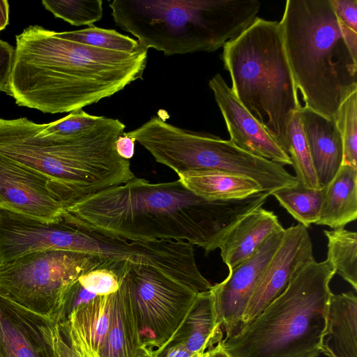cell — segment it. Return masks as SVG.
I'll use <instances>...</instances> for the list:
<instances>
[{
    "mask_svg": "<svg viewBox=\"0 0 357 357\" xmlns=\"http://www.w3.org/2000/svg\"><path fill=\"white\" fill-rule=\"evenodd\" d=\"M268 194L243 199L206 200L177 181L151 183L132 180L84 197L66 207L75 224L114 237L137 241L170 240L204 250L218 248L226 232Z\"/></svg>",
    "mask_w": 357,
    "mask_h": 357,
    "instance_id": "obj_1",
    "label": "cell"
},
{
    "mask_svg": "<svg viewBox=\"0 0 357 357\" xmlns=\"http://www.w3.org/2000/svg\"><path fill=\"white\" fill-rule=\"evenodd\" d=\"M54 32L33 25L15 36L5 92L17 105L70 113L142 79L148 50H109L59 38Z\"/></svg>",
    "mask_w": 357,
    "mask_h": 357,
    "instance_id": "obj_2",
    "label": "cell"
},
{
    "mask_svg": "<svg viewBox=\"0 0 357 357\" xmlns=\"http://www.w3.org/2000/svg\"><path fill=\"white\" fill-rule=\"evenodd\" d=\"M123 135L114 120L100 117L77 134L48 140L25 117L0 118V155L50 178L63 208L135 177L116 142Z\"/></svg>",
    "mask_w": 357,
    "mask_h": 357,
    "instance_id": "obj_3",
    "label": "cell"
},
{
    "mask_svg": "<svg viewBox=\"0 0 357 357\" xmlns=\"http://www.w3.org/2000/svg\"><path fill=\"white\" fill-rule=\"evenodd\" d=\"M279 22L304 107L335 119L357 91V32L337 20L329 0H287Z\"/></svg>",
    "mask_w": 357,
    "mask_h": 357,
    "instance_id": "obj_4",
    "label": "cell"
},
{
    "mask_svg": "<svg viewBox=\"0 0 357 357\" xmlns=\"http://www.w3.org/2000/svg\"><path fill=\"white\" fill-rule=\"evenodd\" d=\"M117 26L166 56L213 52L257 18L258 0H114Z\"/></svg>",
    "mask_w": 357,
    "mask_h": 357,
    "instance_id": "obj_5",
    "label": "cell"
},
{
    "mask_svg": "<svg viewBox=\"0 0 357 357\" xmlns=\"http://www.w3.org/2000/svg\"><path fill=\"white\" fill-rule=\"evenodd\" d=\"M335 274L328 259L305 266L252 321L222 340L225 350L232 357H319Z\"/></svg>",
    "mask_w": 357,
    "mask_h": 357,
    "instance_id": "obj_6",
    "label": "cell"
},
{
    "mask_svg": "<svg viewBox=\"0 0 357 357\" xmlns=\"http://www.w3.org/2000/svg\"><path fill=\"white\" fill-rule=\"evenodd\" d=\"M222 47L232 91L287 153L288 128L301 105L280 22L257 17Z\"/></svg>",
    "mask_w": 357,
    "mask_h": 357,
    "instance_id": "obj_7",
    "label": "cell"
},
{
    "mask_svg": "<svg viewBox=\"0 0 357 357\" xmlns=\"http://www.w3.org/2000/svg\"><path fill=\"white\" fill-rule=\"evenodd\" d=\"M124 135L177 174L197 170L229 172L254 180L269 195L298 183L280 164L248 153L230 140L173 126L160 116H152Z\"/></svg>",
    "mask_w": 357,
    "mask_h": 357,
    "instance_id": "obj_8",
    "label": "cell"
},
{
    "mask_svg": "<svg viewBox=\"0 0 357 357\" xmlns=\"http://www.w3.org/2000/svg\"><path fill=\"white\" fill-rule=\"evenodd\" d=\"M103 261L96 256L62 250L25 255L0 265V296L56 322L67 289Z\"/></svg>",
    "mask_w": 357,
    "mask_h": 357,
    "instance_id": "obj_9",
    "label": "cell"
},
{
    "mask_svg": "<svg viewBox=\"0 0 357 357\" xmlns=\"http://www.w3.org/2000/svg\"><path fill=\"white\" fill-rule=\"evenodd\" d=\"M124 280L143 346L160 348L198 294L149 266L130 264Z\"/></svg>",
    "mask_w": 357,
    "mask_h": 357,
    "instance_id": "obj_10",
    "label": "cell"
},
{
    "mask_svg": "<svg viewBox=\"0 0 357 357\" xmlns=\"http://www.w3.org/2000/svg\"><path fill=\"white\" fill-rule=\"evenodd\" d=\"M284 229L268 236L246 260L229 270L221 282L212 285L218 321L227 340L243 327L248 303L268 263L281 243Z\"/></svg>",
    "mask_w": 357,
    "mask_h": 357,
    "instance_id": "obj_11",
    "label": "cell"
},
{
    "mask_svg": "<svg viewBox=\"0 0 357 357\" xmlns=\"http://www.w3.org/2000/svg\"><path fill=\"white\" fill-rule=\"evenodd\" d=\"M307 229L298 223L284 229L281 243L268 263L248 303L243 314L242 328L280 296L301 269L315 261Z\"/></svg>",
    "mask_w": 357,
    "mask_h": 357,
    "instance_id": "obj_12",
    "label": "cell"
},
{
    "mask_svg": "<svg viewBox=\"0 0 357 357\" xmlns=\"http://www.w3.org/2000/svg\"><path fill=\"white\" fill-rule=\"evenodd\" d=\"M0 208L47 221L64 212L50 178L1 155Z\"/></svg>",
    "mask_w": 357,
    "mask_h": 357,
    "instance_id": "obj_13",
    "label": "cell"
},
{
    "mask_svg": "<svg viewBox=\"0 0 357 357\" xmlns=\"http://www.w3.org/2000/svg\"><path fill=\"white\" fill-rule=\"evenodd\" d=\"M54 322L0 296L3 357H55Z\"/></svg>",
    "mask_w": 357,
    "mask_h": 357,
    "instance_id": "obj_14",
    "label": "cell"
},
{
    "mask_svg": "<svg viewBox=\"0 0 357 357\" xmlns=\"http://www.w3.org/2000/svg\"><path fill=\"white\" fill-rule=\"evenodd\" d=\"M222 114L230 141L254 155L292 165L289 155L264 128L245 109L220 74L208 82Z\"/></svg>",
    "mask_w": 357,
    "mask_h": 357,
    "instance_id": "obj_15",
    "label": "cell"
},
{
    "mask_svg": "<svg viewBox=\"0 0 357 357\" xmlns=\"http://www.w3.org/2000/svg\"><path fill=\"white\" fill-rule=\"evenodd\" d=\"M299 113L313 166L321 188L326 187L343 162V143L335 119L305 107Z\"/></svg>",
    "mask_w": 357,
    "mask_h": 357,
    "instance_id": "obj_16",
    "label": "cell"
},
{
    "mask_svg": "<svg viewBox=\"0 0 357 357\" xmlns=\"http://www.w3.org/2000/svg\"><path fill=\"white\" fill-rule=\"evenodd\" d=\"M284 228L278 216L262 206L236 222L224 235L218 248L229 271L249 258L273 233Z\"/></svg>",
    "mask_w": 357,
    "mask_h": 357,
    "instance_id": "obj_17",
    "label": "cell"
},
{
    "mask_svg": "<svg viewBox=\"0 0 357 357\" xmlns=\"http://www.w3.org/2000/svg\"><path fill=\"white\" fill-rule=\"evenodd\" d=\"M115 294L96 296L63 321L72 345L81 357L99 356L109 328Z\"/></svg>",
    "mask_w": 357,
    "mask_h": 357,
    "instance_id": "obj_18",
    "label": "cell"
},
{
    "mask_svg": "<svg viewBox=\"0 0 357 357\" xmlns=\"http://www.w3.org/2000/svg\"><path fill=\"white\" fill-rule=\"evenodd\" d=\"M222 340L213 296L208 290L197 294L173 335L162 347L153 351L181 345L191 352L204 354Z\"/></svg>",
    "mask_w": 357,
    "mask_h": 357,
    "instance_id": "obj_19",
    "label": "cell"
},
{
    "mask_svg": "<svg viewBox=\"0 0 357 357\" xmlns=\"http://www.w3.org/2000/svg\"><path fill=\"white\" fill-rule=\"evenodd\" d=\"M320 350L328 357H357V298L355 292L331 294Z\"/></svg>",
    "mask_w": 357,
    "mask_h": 357,
    "instance_id": "obj_20",
    "label": "cell"
},
{
    "mask_svg": "<svg viewBox=\"0 0 357 357\" xmlns=\"http://www.w3.org/2000/svg\"><path fill=\"white\" fill-rule=\"evenodd\" d=\"M144 348L123 278L115 294L109 328L99 357H137Z\"/></svg>",
    "mask_w": 357,
    "mask_h": 357,
    "instance_id": "obj_21",
    "label": "cell"
},
{
    "mask_svg": "<svg viewBox=\"0 0 357 357\" xmlns=\"http://www.w3.org/2000/svg\"><path fill=\"white\" fill-rule=\"evenodd\" d=\"M178 176L188 190L208 201L243 199L262 192L254 180L222 171H190Z\"/></svg>",
    "mask_w": 357,
    "mask_h": 357,
    "instance_id": "obj_22",
    "label": "cell"
},
{
    "mask_svg": "<svg viewBox=\"0 0 357 357\" xmlns=\"http://www.w3.org/2000/svg\"><path fill=\"white\" fill-rule=\"evenodd\" d=\"M319 219L316 225L342 228L357 218V168L342 164L324 188Z\"/></svg>",
    "mask_w": 357,
    "mask_h": 357,
    "instance_id": "obj_23",
    "label": "cell"
},
{
    "mask_svg": "<svg viewBox=\"0 0 357 357\" xmlns=\"http://www.w3.org/2000/svg\"><path fill=\"white\" fill-rule=\"evenodd\" d=\"M324 190V188L314 189L298 183L278 189L271 195L274 196L299 224L307 228L319 219Z\"/></svg>",
    "mask_w": 357,
    "mask_h": 357,
    "instance_id": "obj_24",
    "label": "cell"
},
{
    "mask_svg": "<svg viewBox=\"0 0 357 357\" xmlns=\"http://www.w3.org/2000/svg\"><path fill=\"white\" fill-rule=\"evenodd\" d=\"M328 243L327 259L335 274L357 290V234L342 228L324 230Z\"/></svg>",
    "mask_w": 357,
    "mask_h": 357,
    "instance_id": "obj_25",
    "label": "cell"
},
{
    "mask_svg": "<svg viewBox=\"0 0 357 357\" xmlns=\"http://www.w3.org/2000/svg\"><path fill=\"white\" fill-rule=\"evenodd\" d=\"M287 154L292 162L298 183L310 188H321L305 137L299 109L293 116L287 132Z\"/></svg>",
    "mask_w": 357,
    "mask_h": 357,
    "instance_id": "obj_26",
    "label": "cell"
},
{
    "mask_svg": "<svg viewBox=\"0 0 357 357\" xmlns=\"http://www.w3.org/2000/svg\"><path fill=\"white\" fill-rule=\"evenodd\" d=\"M54 35L59 38L114 51L132 53L143 47L137 40L114 29H102L94 25L77 31L54 32Z\"/></svg>",
    "mask_w": 357,
    "mask_h": 357,
    "instance_id": "obj_27",
    "label": "cell"
},
{
    "mask_svg": "<svg viewBox=\"0 0 357 357\" xmlns=\"http://www.w3.org/2000/svg\"><path fill=\"white\" fill-rule=\"evenodd\" d=\"M42 4L56 17L74 26L93 25L103 14L101 0H43Z\"/></svg>",
    "mask_w": 357,
    "mask_h": 357,
    "instance_id": "obj_28",
    "label": "cell"
},
{
    "mask_svg": "<svg viewBox=\"0 0 357 357\" xmlns=\"http://www.w3.org/2000/svg\"><path fill=\"white\" fill-rule=\"evenodd\" d=\"M335 119L342 139V164L357 168V91L344 100Z\"/></svg>",
    "mask_w": 357,
    "mask_h": 357,
    "instance_id": "obj_29",
    "label": "cell"
},
{
    "mask_svg": "<svg viewBox=\"0 0 357 357\" xmlns=\"http://www.w3.org/2000/svg\"><path fill=\"white\" fill-rule=\"evenodd\" d=\"M100 116L91 115L82 109L75 110L68 115L50 123H36V130L42 137L58 138L78 133L93 126Z\"/></svg>",
    "mask_w": 357,
    "mask_h": 357,
    "instance_id": "obj_30",
    "label": "cell"
},
{
    "mask_svg": "<svg viewBox=\"0 0 357 357\" xmlns=\"http://www.w3.org/2000/svg\"><path fill=\"white\" fill-rule=\"evenodd\" d=\"M337 20L357 32V0H329Z\"/></svg>",
    "mask_w": 357,
    "mask_h": 357,
    "instance_id": "obj_31",
    "label": "cell"
},
{
    "mask_svg": "<svg viewBox=\"0 0 357 357\" xmlns=\"http://www.w3.org/2000/svg\"><path fill=\"white\" fill-rule=\"evenodd\" d=\"M54 342L55 357H81L73 347L63 322L54 324Z\"/></svg>",
    "mask_w": 357,
    "mask_h": 357,
    "instance_id": "obj_32",
    "label": "cell"
},
{
    "mask_svg": "<svg viewBox=\"0 0 357 357\" xmlns=\"http://www.w3.org/2000/svg\"><path fill=\"white\" fill-rule=\"evenodd\" d=\"M15 48L0 39V92L6 91L12 69Z\"/></svg>",
    "mask_w": 357,
    "mask_h": 357,
    "instance_id": "obj_33",
    "label": "cell"
},
{
    "mask_svg": "<svg viewBox=\"0 0 357 357\" xmlns=\"http://www.w3.org/2000/svg\"><path fill=\"white\" fill-rule=\"evenodd\" d=\"M153 357H204V354L193 353L181 345H173L155 351H151Z\"/></svg>",
    "mask_w": 357,
    "mask_h": 357,
    "instance_id": "obj_34",
    "label": "cell"
},
{
    "mask_svg": "<svg viewBox=\"0 0 357 357\" xmlns=\"http://www.w3.org/2000/svg\"><path fill=\"white\" fill-rule=\"evenodd\" d=\"M118 154L126 160L130 159L134 154L135 141L124 135L120 136L116 142Z\"/></svg>",
    "mask_w": 357,
    "mask_h": 357,
    "instance_id": "obj_35",
    "label": "cell"
},
{
    "mask_svg": "<svg viewBox=\"0 0 357 357\" xmlns=\"http://www.w3.org/2000/svg\"><path fill=\"white\" fill-rule=\"evenodd\" d=\"M9 21V4L6 0H0V31L4 29Z\"/></svg>",
    "mask_w": 357,
    "mask_h": 357,
    "instance_id": "obj_36",
    "label": "cell"
},
{
    "mask_svg": "<svg viewBox=\"0 0 357 357\" xmlns=\"http://www.w3.org/2000/svg\"><path fill=\"white\" fill-rule=\"evenodd\" d=\"M204 357H232L224 348L222 341L207 350Z\"/></svg>",
    "mask_w": 357,
    "mask_h": 357,
    "instance_id": "obj_37",
    "label": "cell"
},
{
    "mask_svg": "<svg viewBox=\"0 0 357 357\" xmlns=\"http://www.w3.org/2000/svg\"><path fill=\"white\" fill-rule=\"evenodd\" d=\"M152 350V349L144 347L142 352L137 357H153L151 353Z\"/></svg>",
    "mask_w": 357,
    "mask_h": 357,
    "instance_id": "obj_38",
    "label": "cell"
},
{
    "mask_svg": "<svg viewBox=\"0 0 357 357\" xmlns=\"http://www.w3.org/2000/svg\"><path fill=\"white\" fill-rule=\"evenodd\" d=\"M99 357V356H98Z\"/></svg>",
    "mask_w": 357,
    "mask_h": 357,
    "instance_id": "obj_39",
    "label": "cell"
}]
</instances>
